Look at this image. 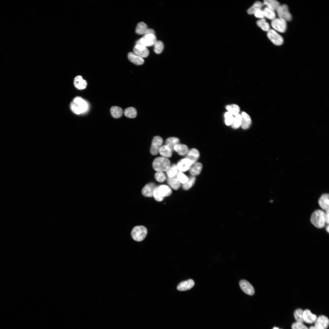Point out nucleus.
Listing matches in <instances>:
<instances>
[{
  "label": "nucleus",
  "instance_id": "nucleus-21",
  "mask_svg": "<svg viewBox=\"0 0 329 329\" xmlns=\"http://www.w3.org/2000/svg\"><path fill=\"white\" fill-rule=\"evenodd\" d=\"M242 121L241 126L242 129H246L250 126L251 120L249 116L245 112L242 113Z\"/></svg>",
  "mask_w": 329,
  "mask_h": 329
},
{
  "label": "nucleus",
  "instance_id": "nucleus-16",
  "mask_svg": "<svg viewBox=\"0 0 329 329\" xmlns=\"http://www.w3.org/2000/svg\"><path fill=\"white\" fill-rule=\"evenodd\" d=\"M194 285V281L189 279L180 283L177 287V289L180 291H184L191 288Z\"/></svg>",
  "mask_w": 329,
  "mask_h": 329
},
{
  "label": "nucleus",
  "instance_id": "nucleus-6",
  "mask_svg": "<svg viewBox=\"0 0 329 329\" xmlns=\"http://www.w3.org/2000/svg\"><path fill=\"white\" fill-rule=\"evenodd\" d=\"M271 25L274 30L281 33L285 32L287 29L286 21L279 17L272 20Z\"/></svg>",
  "mask_w": 329,
  "mask_h": 329
},
{
  "label": "nucleus",
  "instance_id": "nucleus-40",
  "mask_svg": "<svg viewBox=\"0 0 329 329\" xmlns=\"http://www.w3.org/2000/svg\"><path fill=\"white\" fill-rule=\"evenodd\" d=\"M241 115L240 114H238L236 115L234 119L233 122L231 124L232 127L234 129L238 128L241 125Z\"/></svg>",
  "mask_w": 329,
  "mask_h": 329
},
{
  "label": "nucleus",
  "instance_id": "nucleus-5",
  "mask_svg": "<svg viewBox=\"0 0 329 329\" xmlns=\"http://www.w3.org/2000/svg\"><path fill=\"white\" fill-rule=\"evenodd\" d=\"M157 41V38L154 34H145L136 41V44H141L146 47H150L154 45Z\"/></svg>",
  "mask_w": 329,
  "mask_h": 329
},
{
  "label": "nucleus",
  "instance_id": "nucleus-23",
  "mask_svg": "<svg viewBox=\"0 0 329 329\" xmlns=\"http://www.w3.org/2000/svg\"><path fill=\"white\" fill-rule=\"evenodd\" d=\"M167 182L168 185L174 189H178L180 186V183L176 175L172 177H168Z\"/></svg>",
  "mask_w": 329,
  "mask_h": 329
},
{
  "label": "nucleus",
  "instance_id": "nucleus-22",
  "mask_svg": "<svg viewBox=\"0 0 329 329\" xmlns=\"http://www.w3.org/2000/svg\"><path fill=\"white\" fill-rule=\"evenodd\" d=\"M158 191L160 195L164 197L170 195L172 193L171 188L166 185L158 186Z\"/></svg>",
  "mask_w": 329,
  "mask_h": 329
},
{
  "label": "nucleus",
  "instance_id": "nucleus-15",
  "mask_svg": "<svg viewBox=\"0 0 329 329\" xmlns=\"http://www.w3.org/2000/svg\"><path fill=\"white\" fill-rule=\"evenodd\" d=\"M156 187L155 184L153 183H150L147 184L142 189V194L146 197L153 196L154 191Z\"/></svg>",
  "mask_w": 329,
  "mask_h": 329
},
{
  "label": "nucleus",
  "instance_id": "nucleus-3",
  "mask_svg": "<svg viewBox=\"0 0 329 329\" xmlns=\"http://www.w3.org/2000/svg\"><path fill=\"white\" fill-rule=\"evenodd\" d=\"M152 166L154 169L157 172L166 171L170 166V162L166 158L158 157L154 160Z\"/></svg>",
  "mask_w": 329,
  "mask_h": 329
},
{
  "label": "nucleus",
  "instance_id": "nucleus-14",
  "mask_svg": "<svg viewBox=\"0 0 329 329\" xmlns=\"http://www.w3.org/2000/svg\"><path fill=\"white\" fill-rule=\"evenodd\" d=\"M185 155V158L190 160L192 162L193 164L196 163L200 156L199 151L195 148H192L189 150Z\"/></svg>",
  "mask_w": 329,
  "mask_h": 329
},
{
  "label": "nucleus",
  "instance_id": "nucleus-10",
  "mask_svg": "<svg viewBox=\"0 0 329 329\" xmlns=\"http://www.w3.org/2000/svg\"><path fill=\"white\" fill-rule=\"evenodd\" d=\"M315 322L314 326L318 329H327L329 324L328 318L323 315L317 318Z\"/></svg>",
  "mask_w": 329,
  "mask_h": 329
},
{
  "label": "nucleus",
  "instance_id": "nucleus-48",
  "mask_svg": "<svg viewBox=\"0 0 329 329\" xmlns=\"http://www.w3.org/2000/svg\"><path fill=\"white\" fill-rule=\"evenodd\" d=\"M155 32L154 30L152 29L148 28L147 29V30L144 35L147 34H153L155 35Z\"/></svg>",
  "mask_w": 329,
  "mask_h": 329
},
{
  "label": "nucleus",
  "instance_id": "nucleus-36",
  "mask_svg": "<svg viewBox=\"0 0 329 329\" xmlns=\"http://www.w3.org/2000/svg\"><path fill=\"white\" fill-rule=\"evenodd\" d=\"M226 109L232 115H236L238 114L240 111V108L237 105L232 104L228 105L226 107Z\"/></svg>",
  "mask_w": 329,
  "mask_h": 329
},
{
  "label": "nucleus",
  "instance_id": "nucleus-13",
  "mask_svg": "<svg viewBox=\"0 0 329 329\" xmlns=\"http://www.w3.org/2000/svg\"><path fill=\"white\" fill-rule=\"evenodd\" d=\"M133 53L143 58L147 57L149 51L146 47L139 44H136L133 49Z\"/></svg>",
  "mask_w": 329,
  "mask_h": 329
},
{
  "label": "nucleus",
  "instance_id": "nucleus-27",
  "mask_svg": "<svg viewBox=\"0 0 329 329\" xmlns=\"http://www.w3.org/2000/svg\"><path fill=\"white\" fill-rule=\"evenodd\" d=\"M159 152L163 157H170L172 155V151L169 147L166 145H163L160 147Z\"/></svg>",
  "mask_w": 329,
  "mask_h": 329
},
{
  "label": "nucleus",
  "instance_id": "nucleus-44",
  "mask_svg": "<svg viewBox=\"0 0 329 329\" xmlns=\"http://www.w3.org/2000/svg\"><path fill=\"white\" fill-rule=\"evenodd\" d=\"M292 329H309L302 323L297 322L293 323L292 326Z\"/></svg>",
  "mask_w": 329,
  "mask_h": 329
},
{
  "label": "nucleus",
  "instance_id": "nucleus-1",
  "mask_svg": "<svg viewBox=\"0 0 329 329\" xmlns=\"http://www.w3.org/2000/svg\"><path fill=\"white\" fill-rule=\"evenodd\" d=\"M70 108L74 113L79 115L83 113L87 110L88 104L82 97H77L74 98L71 103Z\"/></svg>",
  "mask_w": 329,
  "mask_h": 329
},
{
  "label": "nucleus",
  "instance_id": "nucleus-12",
  "mask_svg": "<svg viewBox=\"0 0 329 329\" xmlns=\"http://www.w3.org/2000/svg\"><path fill=\"white\" fill-rule=\"evenodd\" d=\"M193 164L189 159L185 158L179 161L176 165L177 168L179 171L186 172L189 170Z\"/></svg>",
  "mask_w": 329,
  "mask_h": 329
},
{
  "label": "nucleus",
  "instance_id": "nucleus-30",
  "mask_svg": "<svg viewBox=\"0 0 329 329\" xmlns=\"http://www.w3.org/2000/svg\"><path fill=\"white\" fill-rule=\"evenodd\" d=\"M263 5V4L261 2L259 1H256L248 9L247 12L249 14H254L257 10L261 9Z\"/></svg>",
  "mask_w": 329,
  "mask_h": 329
},
{
  "label": "nucleus",
  "instance_id": "nucleus-39",
  "mask_svg": "<svg viewBox=\"0 0 329 329\" xmlns=\"http://www.w3.org/2000/svg\"><path fill=\"white\" fill-rule=\"evenodd\" d=\"M154 46V51L157 54L161 53L163 51L164 49V44L163 42L160 41H157Z\"/></svg>",
  "mask_w": 329,
  "mask_h": 329
},
{
  "label": "nucleus",
  "instance_id": "nucleus-9",
  "mask_svg": "<svg viewBox=\"0 0 329 329\" xmlns=\"http://www.w3.org/2000/svg\"><path fill=\"white\" fill-rule=\"evenodd\" d=\"M163 143V139L160 136H156L153 138L150 149V152L152 155H156L157 154Z\"/></svg>",
  "mask_w": 329,
  "mask_h": 329
},
{
  "label": "nucleus",
  "instance_id": "nucleus-43",
  "mask_svg": "<svg viewBox=\"0 0 329 329\" xmlns=\"http://www.w3.org/2000/svg\"><path fill=\"white\" fill-rule=\"evenodd\" d=\"M225 123L227 126L231 125L232 123L234 118L232 115L229 112H226L225 115Z\"/></svg>",
  "mask_w": 329,
  "mask_h": 329
},
{
  "label": "nucleus",
  "instance_id": "nucleus-33",
  "mask_svg": "<svg viewBox=\"0 0 329 329\" xmlns=\"http://www.w3.org/2000/svg\"><path fill=\"white\" fill-rule=\"evenodd\" d=\"M196 180L195 176L191 175L188 178V180L186 183L182 184V187L183 189L187 190L190 188L194 185Z\"/></svg>",
  "mask_w": 329,
  "mask_h": 329
},
{
  "label": "nucleus",
  "instance_id": "nucleus-49",
  "mask_svg": "<svg viewBox=\"0 0 329 329\" xmlns=\"http://www.w3.org/2000/svg\"><path fill=\"white\" fill-rule=\"evenodd\" d=\"M326 230L327 231L328 233H329V226L328 225H327V227H326Z\"/></svg>",
  "mask_w": 329,
  "mask_h": 329
},
{
  "label": "nucleus",
  "instance_id": "nucleus-47",
  "mask_svg": "<svg viewBox=\"0 0 329 329\" xmlns=\"http://www.w3.org/2000/svg\"><path fill=\"white\" fill-rule=\"evenodd\" d=\"M329 210L325 211V212L324 214V219L325 223L327 224V225L329 224Z\"/></svg>",
  "mask_w": 329,
  "mask_h": 329
},
{
  "label": "nucleus",
  "instance_id": "nucleus-51",
  "mask_svg": "<svg viewBox=\"0 0 329 329\" xmlns=\"http://www.w3.org/2000/svg\"><path fill=\"white\" fill-rule=\"evenodd\" d=\"M273 329H280L278 327H274Z\"/></svg>",
  "mask_w": 329,
  "mask_h": 329
},
{
  "label": "nucleus",
  "instance_id": "nucleus-24",
  "mask_svg": "<svg viewBox=\"0 0 329 329\" xmlns=\"http://www.w3.org/2000/svg\"><path fill=\"white\" fill-rule=\"evenodd\" d=\"M263 3L274 11H276L280 5L279 3L275 0H265Z\"/></svg>",
  "mask_w": 329,
  "mask_h": 329
},
{
  "label": "nucleus",
  "instance_id": "nucleus-28",
  "mask_svg": "<svg viewBox=\"0 0 329 329\" xmlns=\"http://www.w3.org/2000/svg\"><path fill=\"white\" fill-rule=\"evenodd\" d=\"M110 112L111 116L113 118H118L122 116L123 111L121 108L117 106H113L110 109Z\"/></svg>",
  "mask_w": 329,
  "mask_h": 329
},
{
  "label": "nucleus",
  "instance_id": "nucleus-7",
  "mask_svg": "<svg viewBox=\"0 0 329 329\" xmlns=\"http://www.w3.org/2000/svg\"><path fill=\"white\" fill-rule=\"evenodd\" d=\"M276 11L279 18L286 21H290L292 19V16L289 12L288 7L287 5H280Z\"/></svg>",
  "mask_w": 329,
  "mask_h": 329
},
{
  "label": "nucleus",
  "instance_id": "nucleus-34",
  "mask_svg": "<svg viewBox=\"0 0 329 329\" xmlns=\"http://www.w3.org/2000/svg\"><path fill=\"white\" fill-rule=\"evenodd\" d=\"M256 24L259 27L264 31L267 32L270 30L269 24L264 18L258 20L256 22Z\"/></svg>",
  "mask_w": 329,
  "mask_h": 329
},
{
  "label": "nucleus",
  "instance_id": "nucleus-20",
  "mask_svg": "<svg viewBox=\"0 0 329 329\" xmlns=\"http://www.w3.org/2000/svg\"><path fill=\"white\" fill-rule=\"evenodd\" d=\"M74 83L76 88L80 90L85 89L87 84L86 81L80 76H78L75 77Z\"/></svg>",
  "mask_w": 329,
  "mask_h": 329
},
{
  "label": "nucleus",
  "instance_id": "nucleus-42",
  "mask_svg": "<svg viewBox=\"0 0 329 329\" xmlns=\"http://www.w3.org/2000/svg\"><path fill=\"white\" fill-rule=\"evenodd\" d=\"M154 176L156 180L160 182H164L166 179V176L163 172H157L155 174Z\"/></svg>",
  "mask_w": 329,
  "mask_h": 329
},
{
  "label": "nucleus",
  "instance_id": "nucleus-18",
  "mask_svg": "<svg viewBox=\"0 0 329 329\" xmlns=\"http://www.w3.org/2000/svg\"><path fill=\"white\" fill-rule=\"evenodd\" d=\"M317 317L313 314L310 311L306 309L303 311V318L304 321L308 324H312L316 321Z\"/></svg>",
  "mask_w": 329,
  "mask_h": 329
},
{
  "label": "nucleus",
  "instance_id": "nucleus-50",
  "mask_svg": "<svg viewBox=\"0 0 329 329\" xmlns=\"http://www.w3.org/2000/svg\"><path fill=\"white\" fill-rule=\"evenodd\" d=\"M309 329H318L315 326H312L310 327Z\"/></svg>",
  "mask_w": 329,
  "mask_h": 329
},
{
  "label": "nucleus",
  "instance_id": "nucleus-38",
  "mask_svg": "<svg viewBox=\"0 0 329 329\" xmlns=\"http://www.w3.org/2000/svg\"><path fill=\"white\" fill-rule=\"evenodd\" d=\"M176 165L174 164L170 166L168 169L166 171L167 175L168 177H172L176 175L178 173V170Z\"/></svg>",
  "mask_w": 329,
  "mask_h": 329
},
{
  "label": "nucleus",
  "instance_id": "nucleus-32",
  "mask_svg": "<svg viewBox=\"0 0 329 329\" xmlns=\"http://www.w3.org/2000/svg\"><path fill=\"white\" fill-rule=\"evenodd\" d=\"M263 11L264 16L267 18L272 20L276 18V14L273 10L266 7Z\"/></svg>",
  "mask_w": 329,
  "mask_h": 329
},
{
  "label": "nucleus",
  "instance_id": "nucleus-31",
  "mask_svg": "<svg viewBox=\"0 0 329 329\" xmlns=\"http://www.w3.org/2000/svg\"><path fill=\"white\" fill-rule=\"evenodd\" d=\"M147 25L144 22H140L137 25L136 29V32L139 34H145L147 29Z\"/></svg>",
  "mask_w": 329,
  "mask_h": 329
},
{
  "label": "nucleus",
  "instance_id": "nucleus-35",
  "mask_svg": "<svg viewBox=\"0 0 329 329\" xmlns=\"http://www.w3.org/2000/svg\"><path fill=\"white\" fill-rule=\"evenodd\" d=\"M125 115L130 118H135L137 115V111L136 109L133 107H130L125 109L124 111Z\"/></svg>",
  "mask_w": 329,
  "mask_h": 329
},
{
  "label": "nucleus",
  "instance_id": "nucleus-46",
  "mask_svg": "<svg viewBox=\"0 0 329 329\" xmlns=\"http://www.w3.org/2000/svg\"><path fill=\"white\" fill-rule=\"evenodd\" d=\"M253 14L257 18L262 19H263L264 17L263 11L261 9L257 10Z\"/></svg>",
  "mask_w": 329,
  "mask_h": 329
},
{
  "label": "nucleus",
  "instance_id": "nucleus-4",
  "mask_svg": "<svg viewBox=\"0 0 329 329\" xmlns=\"http://www.w3.org/2000/svg\"><path fill=\"white\" fill-rule=\"evenodd\" d=\"M147 234V228L143 226L139 225L133 228L131 232V235L134 240L137 242H140L145 239Z\"/></svg>",
  "mask_w": 329,
  "mask_h": 329
},
{
  "label": "nucleus",
  "instance_id": "nucleus-17",
  "mask_svg": "<svg viewBox=\"0 0 329 329\" xmlns=\"http://www.w3.org/2000/svg\"><path fill=\"white\" fill-rule=\"evenodd\" d=\"M320 207L325 211L329 210V197L328 193L323 194L318 201Z\"/></svg>",
  "mask_w": 329,
  "mask_h": 329
},
{
  "label": "nucleus",
  "instance_id": "nucleus-29",
  "mask_svg": "<svg viewBox=\"0 0 329 329\" xmlns=\"http://www.w3.org/2000/svg\"><path fill=\"white\" fill-rule=\"evenodd\" d=\"M179 139L176 137H170L168 138L166 140V145L170 147L172 151H174V147L176 144H179Z\"/></svg>",
  "mask_w": 329,
  "mask_h": 329
},
{
  "label": "nucleus",
  "instance_id": "nucleus-45",
  "mask_svg": "<svg viewBox=\"0 0 329 329\" xmlns=\"http://www.w3.org/2000/svg\"><path fill=\"white\" fill-rule=\"evenodd\" d=\"M158 186H156L154 191L153 196L155 199L157 201H162L164 197L159 194L158 191Z\"/></svg>",
  "mask_w": 329,
  "mask_h": 329
},
{
  "label": "nucleus",
  "instance_id": "nucleus-11",
  "mask_svg": "<svg viewBox=\"0 0 329 329\" xmlns=\"http://www.w3.org/2000/svg\"><path fill=\"white\" fill-rule=\"evenodd\" d=\"M240 286L245 293L247 295H252L255 293V290L253 286L250 283L245 280H241L239 283Z\"/></svg>",
  "mask_w": 329,
  "mask_h": 329
},
{
  "label": "nucleus",
  "instance_id": "nucleus-2",
  "mask_svg": "<svg viewBox=\"0 0 329 329\" xmlns=\"http://www.w3.org/2000/svg\"><path fill=\"white\" fill-rule=\"evenodd\" d=\"M324 214L325 212L322 210H315L311 216V223L318 228H323L325 225Z\"/></svg>",
  "mask_w": 329,
  "mask_h": 329
},
{
  "label": "nucleus",
  "instance_id": "nucleus-19",
  "mask_svg": "<svg viewBox=\"0 0 329 329\" xmlns=\"http://www.w3.org/2000/svg\"><path fill=\"white\" fill-rule=\"evenodd\" d=\"M128 57L130 62L137 65H142L144 62L143 58L132 52L128 54Z\"/></svg>",
  "mask_w": 329,
  "mask_h": 329
},
{
  "label": "nucleus",
  "instance_id": "nucleus-37",
  "mask_svg": "<svg viewBox=\"0 0 329 329\" xmlns=\"http://www.w3.org/2000/svg\"><path fill=\"white\" fill-rule=\"evenodd\" d=\"M303 311L301 309H296L294 312V315L297 322L303 323L304 321L303 318Z\"/></svg>",
  "mask_w": 329,
  "mask_h": 329
},
{
  "label": "nucleus",
  "instance_id": "nucleus-25",
  "mask_svg": "<svg viewBox=\"0 0 329 329\" xmlns=\"http://www.w3.org/2000/svg\"><path fill=\"white\" fill-rule=\"evenodd\" d=\"M189 169V172L193 176L199 175L202 168V164L200 162L196 163L193 164Z\"/></svg>",
  "mask_w": 329,
  "mask_h": 329
},
{
  "label": "nucleus",
  "instance_id": "nucleus-26",
  "mask_svg": "<svg viewBox=\"0 0 329 329\" xmlns=\"http://www.w3.org/2000/svg\"><path fill=\"white\" fill-rule=\"evenodd\" d=\"M174 149L178 154L181 156L185 155L188 151V147L186 145L179 143L174 147Z\"/></svg>",
  "mask_w": 329,
  "mask_h": 329
},
{
  "label": "nucleus",
  "instance_id": "nucleus-8",
  "mask_svg": "<svg viewBox=\"0 0 329 329\" xmlns=\"http://www.w3.org/2000/svg\"><path fill=\"white\" fill-rule=\"evenodd\" d=\"M268 38L274 44L277 46L281 45L283 42V39L275 30L271 29L267 32Z\"/></svg>",
  "mask_w": 329,
  "mask_h": 329
},
{
  "label": "nucleus",
  "instance_id": "nucleus-41",
  "mask_svg": "<svg viewBox=\"0 0 329 329\" xmlns=\"http://www.w3.org/2000/svg\"><path fill=\"white\" fill-rule=\"evenodd\" d=\"M176 176L178 180L182 184L186 183L188 180V178L181 172H178Z\"/></svg>",
  "mask_w": 329,
  "mask_h": 329
}]
</instances>
